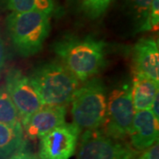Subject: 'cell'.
I'll use <instances>...</instances> for the list:
<instances>
[{
  "label": "cell",
  "mask_w": 159,
  "mask_h": 159,
  "mask_svg": "<svg viewBox=\"0 0 159 159\" xmlns=\"http://www.w3.org/2000/svg\"><path fill=\"white\" fill-rule=\"evenodd\" d=\"M134 159H143V158H142V157H138V158H134Z\"/></svg>",
  "instance_id": "23"
},
{
  "label": "cell",
  "mask_w": 159,
  "mask_h": 159,
  "mask_svg": "<svg viewBox=\"0 0 159 159\" xmlns=\"http://www.w3.org/2000/svg\"><path fill=\"white\" fill-rule=\"evenodd\" d=\"M29 77L44 105L67 106L80 86L79 80L57 61L36 66Z\"/></svg>",
  "instance_id": "2"
},
{
  "label": "cell",
  "mask_w": 159,
  "mask_h": 159,
  "mask_svg": "<svg viewBox=\"0 0 159 159\" xmlns=\"http://www.w3.org/2000/svg\"><path fill=\"white\" fill-rule=\"evenodd\" d=\"M6 29L15 50L23 57H31L43 49L50 34V15L36 11H11L6 18Z\"/></svg>",
  "instance_id": "3"
},
{
  "label": "cell",
  "mask_w": 159,
  "mask_h": 159,
  "mask_svg": "<svg viewBox=\"0 0 159 159\" xmlns=\"http://www.w3.org/2000/svg\"><path fill=\"white\" fill-rule=\"evenodd\" d=\"M138 154L125 141L112 139L96 129L81 134L76 159H134Z\"/></svg>",
  "instance_id": "6"
},
{
  "label": "cell",
  "mask_w": 159,
  "mask_h": 159,
  "mask_svg": "<svg viewBox=\"0 0 159 159\" xmlns=\"http://www.w3.org/2000/svg\"><path fill=\"white\" fill-rule=\"evenodd\" d=\"M158 93L156 95V97L154 98L153 102L151 103V106H150V111L153 113V115L156 117V119H159V111H158Z\"/></svg>",
  "instance_id": "22"
},
{
  "label": "cell",
  "mask_w": 159,
  "mask_h": 159,
  "mask_svg": "<svg viewBox=\"0 0 159 159\" xmlns=\"http://www.w3.org/2000/svg\"><path fill=\"white\" fill-rule=\"evenodd\" d=\"M66 106L43 105L21 122L23 132L30 140L40 139L52 129L65 123Z\"/></svg>",
  "instance_id": "9"
},
{
  "label": "cell",
  "mask_w": 159,
  "mask_h": 159,
  "mask_svg": "<svg viewBox=\"0 0 159 159\" xmlns=\"http://www.w3.org/2000/svg\"><path fill=\"white\" fill-rule=\"evenodd\" d=\"M8 10L14 12L42 11L50 15L55 9L54 0H3Z\"/></svg>",
  "instance_id": "14"
},
{
  "label": "cell",
  "mask_w": 159,
  "mask_h": 159,
  "mask_svg": "<svg viewBox=\"0 0 159 159\" xmlns=\"http://www.w3.org/2000/svg\"><path fill=\"white\" fill-rule=\"evenodd\" d=\"M158 93V83L141 74H134L131 87V97L135 111L149 110L156 95Z\"/></svg>",
  "instance_id": "12"
},
{
  "label": "cell",
  "mask_w": 159,
  "mask_h": 159,
  "mask_svg": "<svg viewBox=\"0 0 159 159\" xmlns=\"http://www.w3.org/2000/svg\"><path fill=\"white\" fill-rule=\"evenodd\" d=\"M107 91L102 80L93 77L83 82L72 99L74 124L80 131L101 128L106 115Z\"/></svg>",
  "instance_id": "4"
},
{
  "label": "cell",
  "mask_w": 159,
  "mask_h": 159,
  "mask_svg": "<svg viewBox=\"0 0 159 159\" xmlns=\"http://www.w3.org/2000/svg\"><path fill=\"white\" fill-rule=\"evenodd\" d=\"M134 114L130 86L123 85L117 88L109 95L105 119L99 129L112 139L125 141Z\"/></svg>",
  "instance_id": "5"
},
{
  "label": "cell",
  "mask_w": 159,
  "mask_h": 159,
  "mask_svg": "<svg viewBox=\"0 0 159 159\" xmlns=\"http://www.w3.org/2000/svg\"><path fill=\"white\" fill-rule=\"evenodd\" d=\"M26 146L22 125L0 122V159H6Z\"/></svg>",
  "instance_id": "13"
},
{
  "label": "cell",
  "mask_w": 159,
  "mask_h": 159,
  "mask_svg": "<svg viewBox=\"0 0 159 159\" xmlns=\"http://www.w3.org/2000/svg\"><path fill=\"white\" fill-rule=\"evenodd\" d=\"M151 3L152 0H127V6L134 19L137 32L150 31L148 14Z\"/></svg>",
  "instance_id": "15"
},
{
  "label": "cell",
  "mask_w": 159,
  "mask_h": 159,
  "mask_svg": "<svg viewBox=\"0 0 159 159\" xmlns=\"http://www.w3.org/2000/svg\"><path fill=\"white\" fill-rule=\"evenodd\" d=\"M112 1L113 0H75L79 11L91 20L101 17Z\"/></svg>",
  "instance_id": "17"
},
{
  "label": "cell",
  "mask_w": 159,
  "mask_h": 159,
  "mask_svg": "<svg viewBox=\"0 0 159 159\" xmlns=\"http://www.w3.org/2000/svg\"><path fill=\"white\" fill-rule=\"evenodd\" d=\"M0 122L10 125L21 123L17 109L5 87H0Z\"/></svg>",
  "instance_id": "16"
},
{
  "label": "cell",
  "mask_w": 159,
  "mask_h": 159,
  "mask_svg": "<svg viewBox=\"0 0 159 159\" xmlns=\"http://www.w3.org/2000/svg\"><path fill=\"white\" fill-rule=\"evenodd\" d=\"M148 23L150 31H157L159 24V0H152L149 14H148Z\"/></svg>",
  "instance_id": "18"
},
{
  "label": "cell",
  "mask_w": 159,
  "mask_h": 159,
  "mask_svg": "<svg viewBox=\"0 0 159 159\" xmlns=\"http://www.w3.org/2000/svg\"><path fill=\"white\" fill-rule=\"evenodd\" d=\"M53 48L61 63L82 83L95 77L105 65L106 43L92 36L66 35Z\"/></svg>",
  "instance_id": "1"
},
{
  "label": "cell",
  "mask_w": 159,
  "mask_h": 159,
  "mask_svg": "<svg viewBox=\"0 0 159 159\" xmlns=\"http://www.w3.org/2000/svg\"><path fill=\"white\" fill-rule=\"evenodd\" d=\"M7 159H37V157L25 146L24 148L19 149L15 153L11 155Z\"/></svg>",
  "instance_id": "19"
},
{
  "label": "cell",
  "mask_w": 159,
  "mask_h": 159,
  "mask_svg": "<svg viewBox=\"0 0 159 159\" xmlns=\"http://www.w3.org/2000/svg\"><path fill=\"white\" fill-rule=\"evenodd\" d=\"M81 131L74 123H64L40 138L37 159H70Z\"/></svg>",
  "instance_id": "7"
},
{
  "label": "cell",
  "mask_w": 159,
  "mask_h": 159,
  "mask_svg": "<svg viewBox=\"0 0 159 159\" xmlns=\"http://www.w3.org/2000/svg\"><path fill=\"white\" fill-rule=\"evenodd\" d=\"M142 157L143 159H159L158 141L155 142L149 148H146Z\"/></svg>",
  "instance_id": "20"
},
{
  "label": "cell",
  "mask_w": 159,
  "mask_h": 159,
  "mask_svg": "<svg viewBox=\"0 0 159 159\" xmlns=\"http://www.w3.org/2000/svg\"><path fill=\"white\" fill-rule=\"evenodd\" d=\"M6 60V44L4 40L2 39L1 35H0V74L2 72V70L4 69L5 64Z\"/></svg>",
  "instance_id": "21"
},
{
  "label": "cell",
  "mask_w": 159,
  "mask_h": 159,
  "mask_svg": "<svg viewBox=\"0 0 159 159\" xmlns=\"http://www.w3.org/2000/svg\"><path fill=\"white\" fill-rule=\"evenodd\" d=\"M5 88L17 109L20 122L44 105L31 80L19 69L9 70Z\"/></svg>",
  "instance_id": "8"
},
{
  "label": "cell",
  "mask_w": 159,
  "mask_h": 159,
  "mask_svg": "<svg viewBox=\"0 0 159 159\" xmlns=\"http://www.w3.org/2000/svg\"><path fill=\"white\" fill-rule=\"evenodd\" d=\"M158 127L159 119L150 110L135 111L128 134L131 146L137 151L149 148L158 141Z\"/></svg>",
  "instance_id": "11"
},
{
  "label": "cell",
  "mask_w": 159,
  "mask_h": 159,
  "mask_svg": "<svg viewBox=\"0 0 159 159\" xmlns=\"http://www.w3.org/2000/svg\"><path fill=\"white\" fill-rule=\"evenodd\" d=\"M134 73L146 76L159 83L158 42L154 37L142 38L133 51Z\"/></svg>",
  "instance_id": "10"
}]
</instances>
